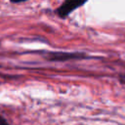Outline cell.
Here are the masks:
<instances>
[{
	"label": "cell",
	"instance_id": "3",
	"mask_svg": "<svg viewBox=\"0 0 125 125\" xmlns=\"http://www.w3.org/2000/svg\"><path fill=\"white\" fill-rule=\"evenodd\" d=\"M0 125H9V123L7 122V120L2 115H0Z\"/></svg>",
	"mask_w": 125,
	"mask_h": 125
},
{
	"label": "cell",
	"instance_id": "5",
	"mask_svg": "<svg viewBox=\"0 0 125 125\" xmlns=\"http://www.w3.org/2000/svg\"><path fill=\"white\" fill-rule=\"evenodd\" d=\"M11 2L13 3H21V2H23V1H26V0H10Z\"/></svg>",
	"mask_w": 125,
	"mask_h": 125
},
{
	"label": "cell",
	"instance_id": "2",
	"mask_svg": "<svg viewBox=\"0 0 125 125\" xmlns=\"http://www.w3.org/2000/svg\"><path fill=\"white\" fill-rule=\"evenodd\" d=\"M87 58L83 53H66V52H50L46 54V58L53 62H63L68 60H79Z\"/></svg>",
	"mask_w": 125,
	"mask_h": 125
},
{
	"label": "cell",
	"instance_id": "4",
	"mask_svg": "<svg viewBox=\"0 0 125 125\" xmlns=\"http://www.w3.org/2000/svg\"><path fill=\"white\" fill-rule=\"evenodd\" d=\"M119 79H120V82H121V83L125 84V74H122V75H120Z\"/></svg>",
	"mask_w": 125,
	"mask_h": 125
},
{
	"label": "cell",
	"instance_id": "1",
	"mask_svg": "<svg viewBox=\"0 0 125 125\" xmlns=\"http://www.w3.org/2000/svg\"><path fill=\"white\" fill-rule=\"evenodd\" d=\"M88 0H65L58 9L57 14L61 18H66L71 12H73L75 9L83 6Z\"/></svg>",
	"mask_w": 125,
	"mask_h": 125
}]
</instances>
